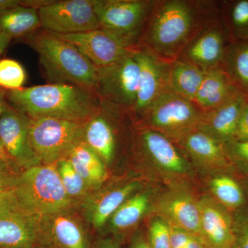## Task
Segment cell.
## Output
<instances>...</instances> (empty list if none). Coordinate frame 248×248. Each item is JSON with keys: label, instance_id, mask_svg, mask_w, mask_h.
<instances>
[{"label": "cell", "instance_id": "1", "mask_svg": "<svg viewBox=\"0 0 248 248\" xmlns=\"http://www.w3.org/2000/svg\"><path fill=\"white\" fill-rule=\"evenodd\" d=\"M219 19L220 1L155 0L138 48L171 63L203 29Z\"/></svg>", "mask_w": 248, "mask_h": 248}, {"label": "cell", "instance_id": "2", "mask_svg": "<svg viewBox=\"0 0 248 248\" xmlns=\"http://www.w3.org/2000/svg\"><path fill=\"white\" fill-rule=\"evenodd\" d=\"M13 107L29 119H62L86 122L100 107L95 93L67 84L50 83L9 91Z\"/></svg>", "mask_w": 248, "mask_h": 248}, {"label": "cell", "instance_id": "3", "mask_svg": "<svg viewBox=\"0 0 248 248\" xmlns=\"http://www.w3.org/2000/svg\"><path fill=\"white\" fill-rule=\"evenodd\" d=\"M30 35L29 43L51 83L75 85L97 94V68L75 46L45 31Z\"/></svg>", "mask_w": 248, "mask_h": 248}, {"label": "cell", "instance_id": "4", "mask_svg": "<svg viewBox=\"0 0 248 248\" xmlns=\"http://www.w3.org/2000/svg\"><path fill=\"white\" fill-rule=\"evenodd\" d=\"M11 192L24 210L39 218L71 210L74 202L67 195L54 165L24 170Z\"/></svg>", "mask_w": 248, "mask_h": 248}, {"label": "cell", "instance_id": "5", "mask_svg": "<svg viewBox=\"0 0 248 248\" xmlns=\"http://www.w3.org/2000/svg\"><path fill=\"white\" fill-rule=\"evenodd\" d=\"M205 113L193 102L167 91L156 98L136 123L172 139L200 126Z\"/></svg>", "mask_w": 248, "mask_h": 248}, {"label": "cell", "instance_id": "6", "mask_svg": "<svg viewBox=\"0 0 248 248\" xmlns=\"http://www.w3.org/2000/svg\"><path fill=\"white\" fill-rule=\"evenodd\" d=\"M86 122L52 117L30 119L31 144L41 164L54 165L66 159L84 141Z\"/></svg>", "mask_w": 248, "mask_h": 248}, {"label": "cell", "instance_id": "7", "mask_svg": "<svg viewBox=\"0 0 248 248\" xmlns=\"http://www.w3.org/2000/svg\"><path fill=\"white\" fill-rule=\"evenodd\" d=\"M155 1L92 0V2L101 29L137 48Z\"/></svg>", "mask_w": 248, "mask_h": 248}, {"label": "cell", "instance_id": "8", "mask_svg": "<svg viewBox=\"0 0 248 248\" xmlns=\"http://www.w3.org/2000/svg\"><path fill=\"white\" fill-rule=\"evenodd\" d=\"M135 49L113 64L97 68V94L100 100L130 113L136 102L140 74Z\"/></svg>", "mask_w": 248, "mask_h": 248}, {"label": "cell", "instance_id": "9", "mask_svg": "<svg viewBox=\"0 0 248 248\" xmlns=\"http://www.w3.org/2000/svg\"><path fill=\"white\" fill-rule=\"evenodd\" d=\"M40 28L58 35L101 29L92 0L51 1L38 10Z\"/></svg>", "mask_w": 248, "mask_h": 248}, {"label": "cell", "instance_id": "10", "mask_svg": "<svg viewBox=\"0 0 248 248\" xmlns=\"http://www.w3.org/2000/svg\"><path fill=\"white\" fill-rule=\"evenodd\" d=\"M42 246L40 218L24 210L11 191L0 197V248Z\"/></svg>", "mask_w": 248, "mask_h": 248}, {"label": "cell", "instance_id": "11", "mask_svg": "<svg viewBox=\"0 0 248 248\" xmlns=\"http://www.w3.org/2000/svg\"><path fill=\"white\" fill-rule=\"evenodd\" d=\"M130 115V111L101 101L99 110L85 124L84 141L106 164L117 153L118 125Z\"/></svg>", "mask_w": 248, "mask_h": 248}, {"label": "cell", "instance_id": "12", "mask_svg": "<svg viewBox=\"0 0 248 248\" xmlns=\"http://www.w3.org/2000/svg\"><path fill=\"white\" fill-rule=\"evenodd\" d=\"M30 119L10 107L0 117V142L13 162L27 170L41 164L29 138Z\"/></svg>", "mask_w": 248, "mask_h": 248}, {"label": "cell", "instance_id": "13", "mask_svg": "<svg viewBox=\"0 0 248 248\" xmlns=\"http://www.w3.org/2000/svg\"><path fill=\"white\" fill-rule=\"evenodd\" d=\"M54 35L75 46L97 68L113 64L135 49L102 29L70 35Z\"/></svg>", "mask_w": 248, "mask_h": 248}, {"label": "cell", "instance_id": "14", "mask_svg": "<svg viewBox=\"0 0 248 248\" xmlns=\"http://www.w3.org/2000/svg\"><path fill=\"white\" fill-rule=\"evenodd\" d=\"M140 67L136 102L132 110L135 125L148 107L163 93L169 91L170 65L146 50L135 49Z\"/></svg>", "mask_w": 248, "mask_h": 248}, {"label": "cell", "instance_id": "15", "mask_svg": "<svg viewBox=\"0 0 248 248\" xmlns=\"http://www.w3.org/2000/svg\"><path fill=\"white\" fill-rule=\"evenodd\" d=\"M231 42L220 17L203 29L187 46L178 60L189 62L205 73L218 69Z\"/></svg>", "mask_w": 248, "mask_h": 248}, {"label": "cell", "instance_id": "16", "mask_svg": "<svg viewBox=\"0 0 248 248\" xmlns=\"http://www.w3.org/2000/svg\"><path fill=\"white\" fill-rule=\"evenodd\" d=\"M42 245L47 248H91L87 232L71 210L40 217Z\"/></svg>", "mask_w": 248, "mask_h": 248}, {"label": "cell", "instance_id": "17", "mask_svg": "<svg viewBox=\"0 0 248 248\" xmlns=\"http://www.w3.org/2000/svg\"><path fill=\"white\" fill-rule=\"evenodd\" d=\"M171 140L184 155L204 167L223 168L232 163L224 143L200 126L190 129Z\"/></svg>", "mask_w": 248, "mask_h": 248}, {"label": "cell", "instance_id": "18", "mask_svg": "<svg viewBox=\"0 0 248 248\" xmlns=\"http://www.w3.org/2000/svg\"><path fill=\"white\" fill-rule=\"evenodd\" d=\"M136 141L142 154L159 169L172 174H183L188 163L179 148L163 134L137 128Z\"/></svg>", "mask_w": 248, "mask_h": 248}, {"label": "cell", "instance_id": "19", "mask_svg": "<svg viewBox=\"0 0 248 248\" xmlns=\"http://www.w3.org/2000/svg\"><path fill=\"white\" fill-rule=\"evenodd\" d=\"M199 203L202 239L210 248H233L236 228L230 214L222 205L208 199Z\"/></svg>", "mask_w": 248, "mask_h": 248}, {"label": "cell", "instance_id": "20", "mask_svg": "<svg viewBox=\"0 0 248 248\" xmlns=\"http://www.w3.org/2000/svg\"><path fill=\"white\" fill-rule=\"evenodd\" d=\"M140 187L138 182L124 183L107 187L86 201L85 215L94 228H102L113 214Z\"/></svg>", "mask_w": 248, "mask_h": 248}, {"label": "cell", "instance_id": "21", "mask_svg": "<svg viewBox=\"0 0 248 248\" xmlns=\"http://www.w3.org/2000/svg\"><path fill=\"white\" fill-rule=\"evenodd\" d=\"M248 99L247 94L236 93L219 107L205 113L200 128L223 143L234 141L240 116Z\"/></svg>", "mask_w": 248, "mask_h": 248}, {"label": "cell", "instance_id": "22", "mask_svg": "<svg viewBox=\"0 0 248 248\" xmlns=\"http://www.w3.org/2000/svg\"><path fill=\"white\" fill-rule=\"evenodd\" d=\"M158 210L162 218L194 236H201L200 203L186 193H172L161 200Z\"/></svg>", "mask_w": 248, "mask_h": 248}, {"label": "cell", "instance_id": "23", "mask_svg": "<svg viewBox=\"0 0 248 248\" xmlns=\"http://www.w3.org/2000/svg\"><path fill=\"white\" fill-rule=\"evenodd\" d=\"M40 27L38 11L19 5L0 12V54L16 37L30 35Z\"/></svg>", "mask_w": 248, "mask_h": 248}, {"label": "cell", "instance_id": "24", "mask_svg": "<svg viewBox=\"0 0 248 248\" xmlns=\"http://www.w3.org/2000/svg\"><path fill=\"white\" fill-rule=\"evenodd\" d=\"M240 92L221 68L206 72L194 103L204 113L210 112Z\"/></svg>", "mask_w": 248, "mask_h": 248}, {"label": "cell", "instance_id": "25", "mask_svg": "<svg viewBox=\"0 0 248 248\" xmlns=\"http://www.w3.org/2000/svg\"><path fill=\"white\" fill-rule=\"evenodd\" d=\"M66 158L90 188H98L107 180L105 163L84 141L77 145Z\"/></svg>", "mask_w": 248, "mask_h": 248}, {"label": "cell", "instance_id": "26", "mask_svg": "<svg viewBox=\"0 0 248 248\" xmlns=\"http://www.w3.org/2000/svg\"><path fill=\"white\" fill-rule=\"evenodd\" d=\"M205 72L189 62L177 60L170 65L169 91L194 102Z\"/></svg>", "mask_w": 248, "mask_h": 248}, {"label": "cell", "instance_id": "27", "mask_svg": "<svg viewBox=\"0 0 248 248\" xmlns=\"http://www.w3.org/2000/svg\"><path fill=\"white\" fill-rule=\"evenodd\" d=\"M221 69L240 92L248 95V40L231 41Z\"/></svg>", "mask_w": 248, "mask_h": 248}, {"label": "cell", "instance_id": "28", "mask_svg": "<svg viewBox=\"0 0 248 248\" xmlns=\"http://www.w3.org/2000/svg\"><path fill=\"white\" fill-rule=\"evenodd\" d=\"M220 17L231 41L248 40V0L220 1Z\"/></svg>", "mask_w": 248, "mask_h": 248}, {"label": "cell", "instance_id": "29", "mask_svg": "<svg viewBox=\"0 0 248 248\" xmlns=\"http://www.w3.org/2000/svg\"><path fill=\"white\" fill-rule=\"evenodd\" d=\"M149 204V195L146 192L135 193L111 217V228L114 231L120 232L133 228L146 213Z\"/></svg>", "mask_w": 248, "mask_h": 248}, {"label": "cell", "instance_id": "30", "mask_svg": "<svg viewBox=\"0 0 248 248\" xmlns=\"http://www.w3.org/2000/svg\"><path fill=\"white\" fill-rule=\"evenodd\" d=\"M212 192L225 208L237 209L245 203V195L237 182L227 175L214 178L211 182Z\"/></svg>", "mask_w": 248, "mask_h": 248}, {"label": "cell", "instance_id": "31", "mask_svg": "<svg viewBox=\"0 0 248 248\" xmlns=\"http://www.w3.org/2000/svg\"><path fill=\"white\" fill-rule=\"evenodd\" d=\"M58 164L57 169L59 175L68 197L75 202L76 199L86 195L91 188L84 179L73 169L69 160L66 158L60 160Z\"/></svg>", "mask_w": 248, "mask_h": 248}, {"label": "cell", "instance_id": "32", "mask_svg": "<svg viewBox=\"0 0 248 248\" xmlns=\"http://www.w3.org/2000/svg\"><path fill=\"white\" fill-rule=\"evenodd\" d=\"M27 79L25 70L16 60H0V88L10 91L22 89Z\"/></svg>", "mask_w": 248, "mask_h": 248}, {"label": "cell", "instance_id": "33", "mask_svg": "<svg viewBox=\"0 0 248 248\" xmlns=\"http://www.w3.org/2000/svg\"><path fill=\"white\" fill-rule=\"evenodd\" d=\"M147 240L151 248H171L169 223L162 218L153 220Z\"/></svg>", "mask_w": 248, "mask_h": 248}, {"label": "cell", "instance_id": "34", "mask_svg": "<svg viewBox=\"0 0 248 248\" xmlns=\"http://www.w3.org/2000/svg\"><path fill=\"white\" fill-rule=\"evenodd\" d=\"M224 146L231 162L248 167V140H234L224 143Z\"/></svg>", "mask_w": 248, "mask_h": 248}, {"label": "cell", "instance_id": "35", "mask_svg": "<svg viewBox=\"0 0 248 248\" xmlns=\"http://www.w3.org/2000/svg\"><path fill=\"white\" fill-rule=\"evenodd\" d=\"M17 166L0 159V192L12 190L20 173L17 172Z\"/></svg>", "mask_w": 248, "mask_h": 248}, {"label": "cell", "instance_id": "36", "mask_svg": "<svg viewBox=\"0 0 248 248\" xmlns=\"http://www.w3.org/2000/svg\"><path fill=\"white\" fill-rule=\"evenodd\" d=\"M170 235L171 248H184L196 236L184 230L171 226H170Z\"/></svg>", "mask_w": 248, "mask_h": 248}, {"label": "cell", "instance_id": "37", "mask_svg": "<svg viewBox=\"0 0 248 248\" xmlns=\"http://www.w3.org/2000/svg\"><path fill=\"white\" fill-rule=\"evenodd\" d=\"M234 140L236 141L248 140V99L240 116Z\"/></svg>", "mask_w": 248, "mask_h": 248}, {"label": "cell", "instance_id": "38", "mask_svg": "<svg viewBox=\"0 0 248 248\" xmlns=\"http://www.w3.org/2000/svg\"><path fill=\"white\" fill-rule=\"evenodd\" d=\"M236 241L233 248H248V223L236 228Z\"/></svg>", "mask_w": 248, "mask_h": 248}, {"label": "cell", "instance_id": "39", "mask_svg": "<svg viewBox=\"0 0 248 248\" xmlns=\"http://www.w3.org/2000/svg\"><path fill=\"white\" fill-rule=\"evenodd\" d=\"M129 248H151L148 240L141 234H138L134 237Z\"/></svg>", "mask_w": 248, "mask_h": 248}, {"label": "cell", "instance_id": "40", "mask_svg": "<svg viewBox=\"0 0 248 248\" xmlns=\"http://www.w3.org/2000/svg\"><path fill=\"white\" fill-rule=\"evenodd\" d=\"M94 248H122L120 243L112 239H104L98 241Z\"/></svg>", "mask_w": 248, "mask_h": 248}, {"label": "cell", "instance_id": "41", "mask_svg": "<svg viewBox=\"0 0 248 248\" xmlns=\"http://www.w3.org/2000/svg\"><path fill=\"white\" fill-rule=\"evenodd\" d=\"M184 248H210L202 238L194 236L189 244Z\"/></svg>", "mask_w": 248, "mask_h": 248}, {"label": "cell", "instance_id": "42", "mask_svg": "<svg viewBox=\"0 0 248 248\" xmlns=\"http://www.w3.org/2000/svg\"><path fill=\"white\" fill-rule=\"evenodd\" d=\"M20 4L21 1L19 0H0V12L10 8L19 6Z\"/></svg>", "mask_w": 248, "mask_h": 248}, {"label": "cell", "instance_id": "43", "mask_svg": "<svg viewBox=\"0 0 248 248\" xmlns=\"http://www.w3.org/2000/svg\"><path fill=\"white\" fill-rule=\"evenodd\" d=\"M10 107L9 104L6 102V94L4 90L0 88V117L8 110Z\"/></svg>", "mask_w": 248, "mask_h": 248}, {"label": "cell", "instance_id": "44", "mask_svg": "<svg viewBox=\"0 0 248 248\" xmlns=\"http://www.w3.org/2000/svg\"><path fill=\"white\" fill-rule=\"evenodd\" d=\"M0 159L4 160L5 161H7V162L10 163V164L15 165L12 160L9 157V155L6 153V151H5L4 147H3L1 142H0ZM15 166H16V165H15Z\"/></svg>", "mask_w": 248, "mask_h": 248}, {"label": "cell", "instance_id": "45", "mask_svg": "<svg viewBox=\"0 0 248 248\" xmlns=\"http://www.w3.org/2000/svg\"><path fill=\"white\" fill-rule=\"evenodd\" d=\"M32 248H47L46 247H44V246H38V247Z\"/></svg>", "mask_w": 248, "mask_h": 248}, {"label": "cell", "instance_id": "46", "mask_svg": "<svg viewBox=\"0 0 248 248\" xmlns=\"http://www.w3.org/2000/svg\"><path fill=\"white\" fill-rule=\"evenodd\" d=\"M3 193H1V192H0V197H1V195H2Z\"/></svg>", "mask_w": 248, "mask_h": 248}, {"label": "cell", "instance_id": "47", "mask_svg": "<svg viewBox=\"0 0 248 248\" xmlns=\"http://www.w3.org/2000/svg\"></svg>", "mask_w": 248, "mask_h": 248}]
</instances>
